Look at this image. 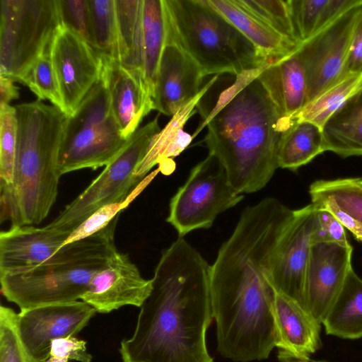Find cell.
I'll return each instance as SVG.
<instances>
[{
	"instance_id": "6da1fadb",
	"label": "cell",
	"mask_w": 362,
	"mask_h": 362,
	"mask_svg": "<svg viewBox=\"0 0 362 362\" xmlns=\"http://www.w3.org/2000/svg\"><path fill=\"white\" fill-rule=\"evenodd\" d=\"M210 272L184 237L162 252L135 329L121 341L123 362H214L206 343L214 318Z\"/></svg>"
},
{
	"instance_id": "7a4b0ae2",
	"label": "cell",
	"mask_w": 362,
	"mask_h": 362,
	"mask_svg": "<svg viewBox=\"0 0 362 362\" xmlns=\"http://www.w3.org/2000/svg\"><path fill=\"white\" fill-rule=\"evenodd\" d=\"M270 64L245 71L223 91L192 138L205 127L209 154L223 165L238 193L264 187L279 168L284 134L296 122L282 116L258 76Z\"/></svg>"
},
{
	"instance_id": "3957f363",
	"label": "cell",
	"mask_w": 362,
	"mask_h": 362,
	"mask_svg": "<svg viewBox=\"0 0 362 362\" xmlns=\"http://www.w3.org/2000/svg\"><path fill=\"white\" fill-rule=\"evenodd\" d=\"M17 141L13 183L0 188V218L37 225L58 194V160L67 115L40 100L14 106Z\"/></svg>"
},
{
	"instance_id": "277c9868",
	"label": "cell",
	"mask_w": 362,
	"mask_h": 362,
	"mask_svg": "<svg viewBox=\"0 0 362 362\" xmlns=\"http://www.w3.org/2000/svg\"><path fill=\"white\" fill-rule=\"evenodd\" d=\"M118 219L119 215L92 236L62 246L36 267L0 275L1 293L21 310L81 299L94 274L117 251Z\"/></svg>"
},
{
	"instance_id": "5b68a950",
	"label": "cell",
	"mask_w": 362,
	"mask_h": 362,
	"mask_svg": "<svg viewBox=\"0 0 362 362\" xmlns=\"http://www.w3.org/2000/svg\"><path fill=\"white\" fill-rule=\"evenodd\" d=\"M164 4L167 35L194 59L204 77L236 76L269 61L206 0H164Z\"/></svg>"
},
{
	"instance_id": "8992f818",
	"label": "cell",
	"mask_w": 362,
	"mask_h": 362,
	"mask_svg": "<svg viewBox=\"0 0 362 362\" xmlns=\"http://www.w3.org/2000/svg\"><path fill=\"white\" fill-rule=\"evenodd\" d=\"M128 139L121 134L111 109L102 71L98 81L75 112L66 117L58 160L60 175L83 168L108 165Z\"/></svg>"
},
{
	"instance_id": "52a82bcc",
	"label": "cell",
	"mask_w": 362,
	"mask_h": 362,
	"mask_svg": "<svg viewBox=\"0 0 362 362\" xmlns=\"http://www.w3.org/2000/svg\"><path fill=\"white\" fill-rule=\"evenodd\" d=\"M0 76L23 83L61 24L58 0H1Z\"/></svg>"
},
{
	"instance_id": "ba28073f",
	"label": "cell",
	"mask_w": 362,
	"mask_h": 362,
	"mask_svg": "<svg viewBox=\"0 0 362 362\" xmlns=\"http://www.w3.org/2000/svg\"><path fill=\"white\" fill-rule=\"evenodd\" d=\"M160 130L158 115L137 129L102 173L47 226L71 233L103 206L125 202L138 183L134 171Z\"/></svg>"
},
{
	"instance_id": "9c48e42d",
	"label": "cell",
	"mask_w": 362,
	"mask_h": 362,
	"mask_svg": "<svg viewBox=\"0 0 362 362\" xmlns=\"http://www.w3.org/2000/svg\"><path fill=\"white\" fill-rule=\"evenodd\" d=\"M244 195L230 185L226 172L214 156L197 164L169 205L166 221L179 237L197 229L211 227L216 217L240 203Z\"/></svg>"
},
{
	"instance_id": "30bf717a",
	"label": "cell",
	"mask_w": 362,
	"mask_h": 362,
	"mask_svg": "<svg viewBox=\"0 0 362 362\" xmlns=\"http://www.w3.org/2000/svg\"><path fill=\"white\" fill-rule=\"evenodd\" d=\"M316 223L317 208L313 204L293 210L276 243L268 272L274 290L305 310V274Z\"/></svg>"
},
{
	"instance_id": "8fae6325",
	"label": "cell",
	"mask_w": 362,
	"mask_h": 362,
	"mask_svg": "<svg viewBox=\"0 0 362 362\" xmlns=\"http://www.w3.org/2000/svg\"><path fill=\"white\" fill-rule=\"evenodd\" d=\"M361 14L362 4L351 8L296 50L306 72L308 103L338 81Z\"/></svg>"
},
{
	"instance_id": "7c38bea8",
	"label": "cell",
	"mask_w": 362,
	"mask_h": 362,
	"mask_svg": "<svg viewBox=\"0 0 362 362\" xmlns=\"http://www.w3.org/2000/svg\"><path fill=\"white\" fill-rule=\"evenodd\" d=\"M50 53L64 112L70 116L98 81L102 62L83 38L62 23L54 33Z\"/></svg>"
},
{
	"instance_id": "4fadbf2b",
	"label": "cell",
	"mask_w": 362,
	"mask_h": 362,
	"mask_svg": "<svg viewBox=\"0 0 362 362\" xmlns=\"http://www.w3.org/2000/svg\"><path fill=\"white\" fill-rule=\"evenodd\" d=\"M96 312L83 300L22 310L17 317L18 334L27 351L35 360L45 362L52 340L75 336Z\"/></svg>"
},
{
	"instance_id": "5bb4252c",
	"label": "cell",
	"mask_w": 362,
	"mask_h": 362,
	"mask_svg": "<svg viewBox=\"0 0 362 362\" xmlns=\"http://www.w3.org/2000/svg\"><path fill=\"white\" fill-rule=\"evenodd\" d=\"M351 244L313 243L305 279L306 312L322 324L352 268Z\"/></svg>"
},
{
	"instance_id": "9a60e30c",
	"label": "cell",
	"mask_w": 362,
	"mask_h": 362,
	"mask_svg": "<svg viewBox=\"0 0 362 362\" xmlns=\"http://www.w3.org/2000/svg\"><path fill=\"white\" fill-rule=\"evenodd\" d=\"M152 290V279L142 276L126 254L116 251L92 277L81 300L100 313L125 305L141 307Z\"/></svg>"
},
{
	"instance_id": "2e32d148",
	"label": "cell",
	"mask_w": 362,
	"mask_h": 362,
	"mask_svg": "<svg viewBox=\"0 0 362 362\" xmlns=\"http://www.w3.org/2000/svg\"><path fill=\"white\" fill-rule=\"evenodd\" d=\"M204 78L199 65L166 33L153 109L165 115H174L199 93Z\"/></svg>"
},
{
	"instance_id": "e0dca14e",
	"label": "cell",
	"mask_w": 362,
	"mask_h": 362,
	"mask_svg": "<svg viewBox=\"0 0 362 362\" xmlns=\"http://www.w3.org/2000/svg\"><path fill=\"white\" fill-rule=\"evenodd\" d=\"M70 232L33 225L11 226L0 233V275L36 267L54 255Z\"/></svg>"
},
{
	"instance_id": "ac0fdd59",
	"label": "cell",
	"mask_w": 362,
	"mask_h": 362,
	"mask_svg": "<svg viewBox=\"0 0 362 362\" xmlns=\"http://www.w3.org/2000/svg\"><path fill=\"white\" fill-rule=\"evenodd\" d=\"M102 62L111 109L125 139L137 129L153 109V101L141 71L127 69L118 61Z\"/></svg>"
},
{
	"instance_id": "d6986e66",
	"label": "cell",
	"mask_w": 362,
	"mask_h": 362,
	"mask_svg": "<svg viewBox=\"0 0 362 362\" xmlns=\"http://www.w3.org/2000/svg\"><path fill=\"white\" fill-rule=\"evenodd\" d=\"M276 346L281 362L308 361L321 346L320 325L299 305L276 291L273 304Z\"/></svg>"
},
{
	"instance_id": "ffe728a7",
	"label": "cell",
	"mask_w": 362,
	"mask_h": 362,
	"mask_svg": "<svg viewBox=\"0 0 362 362\" xmlns=\"http://www.w3.org/2000/svg\"><path fill=\"white\" fill-rule=\"evenodd\" d=\"M296 52L270 63L258 76L281 115L291 119L308 102L306 72Z\"/></svg>"
},
{
	"instance_id": "44dd1931",
	"label": "cell",
	"mask_w": 362,
	"mask_h": 362,
	"mask_svg": "<svg viewBox=\"0 0 362 362\" xmlns=\"http://www.w3.org/2000/svg\"><path fill=\"white\" fill-rule=\"evenodd\" d=\"M309 193L312 204L329 211L362 244V178L317 180Z\"/></svg>"
},
{
	"instance_id": "7402d4cb",
	"label": "cell",
	"mask_w": 362,
	"mask_h": 362,
	"mask_svg": "<svg viewBox=\"0 0 362 362\" xmlns=\"http://www.w3.org/2000/svg\"><path fill=\"white\" fill-rule=\"evenodd\" d=\"M218 76H213L199 93L173 115L165 127L152 138L145 156L134 171L137 182L156 164L159 165V170L167 163L174 164L172 158L180 155L189 145L193 139L192 135L185 132L183 127L195 113V107L216 81Z\"/></svg>"
},
{
	"instance_id": "603a6c76",
	"label": "cell",
	"mask_w": 362,
	"mask_h": 362,
	"mask_svg": "<svg viewBox=\"0 0 362 362\" xmlns=\"http://www.w3.org/2000/svg\"><path fill=\"white\" fill-rule=\"evenodd\" d=\"M232 23L267 60L272 62L293 54L301 44L281 35L239 6L235 0H206Z\"/></svg>"
},
{
	"instance_id": "cb8c5ba5",
	"label": "cell",
	"mask_w": 362,
	"mask_h": 362,
	"mask_svg": "<svg viewBox=\"0 0 362 362\" xmlns=\"http://www.w3.org/2000/svg\"><path fill=\"white\" fill-rule=\"evenodd\" d=\"M325 151L344 157L362 156V89L322 129Z\"/></svg>"
},
{
	"instance_id": "d4e9b609",
	"label": "cell",
	"mask_w": 362,
	"mask_h": 362,
	"mask_svg": "<svg viewBox=\"0 0 362 362\" xmlns=\"http://www.w3.org/2000/svg\"><path fill=\"white\" fill-rule=\"evenodd\" d=\"M322 324L328 335L347 339L362 337V279L353 269Z\"/></svg>"
},
{
	"instance_id": "484cf974",
	"label": "cell",
	"mask_w": 362,
	"mask_h": 362,
	"mask_svg": "<svg viewBox=\"0 0 362 362\" xmlns=\"http://www.w3.org/2000/svg\"><path fill=\"white\" fill-rule=\"evenodd\" d=\"M119 62L124 67L143 72L144 0H115Z\"/></svg>"
},
{
	"instance_id": "4316f807",
	"label": "cell",
	"mask_w": 362,
	"mask_h": 362,
	"mask_svg": "<svg viewBox=\"0 0 362 362\" xmlns=\"http://www.w3.org/2000/svg\"><path fill=\"white\" fill-rule=\"evenodd\" d=\"M165 39L166 18L164 0H144L143 72L152 99Z\"/></svg>"
},
{
	"instance_id": "83f0119b",
	"label": "cell",
	"mask_w": 362,
	"mask_h": 362,
	"mask_svg": "<svg viewBox=\"0 0 362 362\" xmlns=\"http://www.w3.org/2000/svg\"><path fill=\"white\" fill-rule=\"evenodd\" d=\"M325 151L322 130L309 122H296L281 138L279 168L296 171Z\"/></svg>"
},
{
	"instance_id": "f1b7e54d",
	"label": "cell",
	"mask_w": 362,
	"mask_h": 362,
	"mask_svg": "<svg viewBox=\"0 0 362 362\" xmlns=\"http://www.w3.org/2000/svg\"><path fill=\"white\" fill-rule=\"evenodd\" d=\"M361 89L362 74L346 76L307 103L294 119L311 122L322 130L327 122Z\"/></svg>"
},
{
	"instance_id": "f546056e",
	"label": "cell",
	"mask_w": 362,
	"mask_h": 362,
	"mask_svg": "<svg viewBox=\"0 0 362 362\" xmlns=\"http://www.w3.org/2000/svg\"><path fill=\"white\" fill-rule=\"evenodd\" d=\"M92 46L101 60L118 61V35L115 0H89Z\"/></svg>"
},
{
	"instance_id": "4dcf8cb0",
	"label": "cell",
	"mask_w": 362,
	"mask_h": 362,
	"mask_svg": "<svg viewBox=\"0 0 362 362\" xmlns=\"http://www.w3.org/2000/svg\"><path fill=\"white\" fill-rule=\"evenodd\" d=\"M235 1L245 10L281 35L301 44L296 35L288 0H235Z\"/></svg>"
},
{
	"instance_id": "1f68e13d",
	"label": "cell",
	"mask_w": 362,
	"mask_h": 362,
	"mask_svg": "<svg viewBox=\"0 0 362 362\" xmlns=\"http://www.w3.org/2000/svg\"><path fill=\"white\" fill-rule=\"evenodd\" d=\"M50 49L51 45L35 60L25 78L23 84L29 87L31 91L37 95L38 100H48L54 106L59 107L64 112V103L51 57Z\"/></svg>"
},
{
	"instance_id": "d6a6232c",
	"label": "cell",
	"mask_w": 362,
	"mask_h": 362,
	"mask_svg": "<svg viewBox=\"0 0 362 362\" xmlns=\"http://www.w3.org/2000/svg\"><path fill=\"white\" fill-rule=\"evenodd\" d=\"M17 141V119L15 107L0 105V188L13 181Z\"/></svg>"
},
{
	"instance_id": "836d02e7",
	"label": "cell",
	"mask_w": 362,
	"mask_h": 362,
	"mask_svg": "<svg viewBox=\"0 0 362 362\" xmlns=\"http://www.w3.org/2000/svg\"><path fill=\"white\" fill-rule=\"evenodd\" d=\"M18 314L4 305L0 307V362H40L24 347L17 327Z\"/></svg>"
},
{
	"instance_id": "e575fe53",
	"label": "cell",
	"mask_w": 362,
	"mask_h": 362,
	"mask_svg": "<svg viewBox=\"0 0 362 362\" xmlns=\"http://www.w3.org/2000/svg\"><path fill=\"white\" fill-rule=\"evenodd\" d=\"M327 0H288L296 35L302 44L317 32Z\"/></svg>"
},
{
	"instance_id": "d590c367",
	"label": "cell",
	"mask_w": 362,
	"mask_h": 362,
	"mask_svg": "<svg viewBox=\"0 0 362 362\" xmlns=\"http://www.w3.org/2000/svg\"><path fill=\"white\" fill-rule=\"evenodd\" d=\"M135 192L133 191L124 202L106 204L97 209L70 233L64 245L90 237L107 227L136 196Z\"/></svg>"
},
{
	"instance_id": "8d00e7d4",
	"label": "cell",
	"mask_w": 362,
	"mask_h": 362,
	"mask_svg": "<svg viewBox=\"0 0 362 362\" xmlns=\"http://www.w3.org/2000/svg\"><path fill=\"white\" fill-rule=\"evenodd\" d=\"M58 7L61 23L74 30L91 47L89 0H58Z\"/></svg>"
},
{
	"instance_id": "74e56055",
	"label": "cell",
	"mask_w": 362,
	"mask_h": 362,
	"mask_svg": "<svg viewBox=\"0 0 362 362\" xmlns=\"http://www.w3.org/2000/svg\"><path fill=\"white\" fill-rule=\"evenodd\" d=\"M92 358V355L88 352L85 340L75 336H69L52 341L49 357L45 362H91Z\"/></svg>"
},
{
	"instance_id": "f35d334b",
	"label": "cell",
	"mask_w": 362,
	"mask_h": 362,
	"mask_svg": "<svg viewBox=\"0 0 362 362\" xmlns=\"http://www.w3.org/2000/svg\"><path fill=\"white\" fill-rule=\"evenodd\" d=\"M316 208L317 223L313 235V243L322 242L349 243L346 228L342 223L327 209Z\"/></svg>"
},
{
	"instance_id": "ab89813d",
	"label": "cell",
	"mask_w": 362,
	"mask_h": 362,
	"mask_svg": "<svg viewBox=\"0 0 362 362\" xmlns=\"http://www.w3.org/2000/svg\"><path fill=\"white\" fill-rule=\"evenodd\" d=\"M362 74V14L351 37L347 56L338 81L346 76Z\"/></svg>"
},
{
	"instance_id": "60d3db41",
	"label": "cell",
	"mask_w": 362,
	"mask_h": 362,
	"mask_svg": "<svg viewBox=\"0 0 362 362\" xmlns=\"http://www.w3.org/2000/svg\"><path fill=\"white\" fill-rule=\"evenodd\" d=\"M11 78L0 76V105H9V103L18 98V88Z\"/></svg>"
},
{
	"instance_id": "b9f144b4",
	"label": "cell",
	"mask_w": 362,
	"mask_h": 362,
	"mask_svg": "<svg viewBox=\"0 0 362 362\" xmlns=\"http://www.w3.org/2000/svg\"><path fill=\"white\" fill-rule=\"evenodd\" d=\"M296 362H327V361H313V360H309L308 361H296Z\"/></svg>"
}]
</instances>
